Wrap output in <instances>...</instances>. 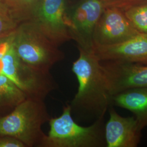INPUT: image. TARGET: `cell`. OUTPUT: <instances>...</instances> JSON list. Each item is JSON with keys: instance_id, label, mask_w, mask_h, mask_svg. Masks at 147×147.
I'll return each instance as SVG.
<instances>
[{"instance_id": "cell-4", "label": "cell", "mask_w": 147, "mask_h": 147, "mask_svg": "<svg viewBox=\"0 0 147 147\" xmlns=\"http://www.w3.org/2000/svg\"><path fill=\"white\" fill-rule=\"evenodd\" d=\"M13 45L23 62L43 71L65 58L59 45L52 41L31 21L21 23L14 33Z\"/></svg>"}, {"instance_id": "cell-16", "label": "cell", "mask_w": 147, "mask_h": 147, "mask_svg": "<svg viewBox=\"0 0 147 147\" xmlns=\"http://www.w3.org/2000/svg\"><path fill=\"white\" fill-rule=\"evenodd\" d=\"M20 24L9 8L0 0V38L13 34Z\"/></svg>"}, {"instance_id": "cell-8", "label": "cell", "mask_w": 147, "mask_h": 147, "mask_svg": "<svg viewBox=\"0 0 147 147\" xmlns=\"http://www.w3.org/2000/svg\"><path fill=\"white\" fill-rule=\"evenodd\" d=\"M139 33L121 8L105 6L95 28L93 45H106L121 42Z\"/></svg>"}, {"instance_id": "cell-11", "label": "cell", "mask_w": 147, "mask_h": 147, "mask_svg": "<svg viewBox=\"0 0 147 147\" xmlns=\"http://www.w3.org/2000/svg\"><path fill=\"white\" fill-rule=\"evenodd\" d=\"M109 112L110 118L105 126L106 147H137L142 130L135 117H122L113 108Z\"/></svg>"}, {"instance_id": "cell-2", "label": "cell", "mask_w": 147, "mask_h": 147, "mask_svg": "<svg viewBox=\"0 0 147 147\" xmlns=\"http://www.w3.org/2000/svg\"><path fill=\"white\" fill-rule=\"evenodd\" d=\"M51 118L44 100L27 98L9 113L0 117V136L14 137L26 147H40L47 135L42 125Z\"/></svg>"}, {"instance_id": "cell-17", "label": "cell", "mask_w": 147, "mask_h": 147, "mask_svg": "<svg viewBox=\"0 0 147 147\" xmlns=\"http://www.w3.org/2000/svg\"><path fill=\"white\" fill-rule=\"evenodd\" d=\"M0 147H26L25 145L14 137L0 136Z\"/></svg>"}, {"instance_id": "cell-6", "label": "cell", "mask_w": 147, "mask_h": 147, "mask_svg": "<svg viewBox=\"0 0 147 147\" xmlns=\"http://www.w3.org/2000/svg\"><path fill=\"white\" fill-rule=\"evenodd\" d=\"M30 21L59 46L71 39L65 0H40Z\"/></svg>"}, {"instance_id": "cell-7", "label": "cell", "mask_w": 147, "mask_h": 147, "mask_svg": "<svg viewBox=\"0 0 147 147\" xmlns=\"http://www.w3.org/2000/svg\"><path fill=\"white\" fill-rule=\"evenodd\" d=\"M105 7L103 0H84L69 14L70 36L78 47L93 49L95 28Z\"/></svg>"}, {"instance_id": "cell-5", "label": "cell", "mask_w": 147, "mask_h": 147, "mask_svg": "<svg viewBox=\"0 0 147 147\" xmlns=\"http://www.w3.org/2000/svg\"><path fill=\"white\" fill-rule=\"evenodd\" d=\"M0 74L21 89L27 98L44 100L51 92L58 88L50 71L32 67L21 61L13 43L1 59Z\"/></svg>"}, {"instance_id": "cell-15", "label": "cell", "mask_w": 147, "mask_h": 147, "mask_svg": "<svg viewBox=\"0 0 147 147\" xmlns=\"http://www.w3.org/2000/svg\"><path fill=\"white\" fill-rule=\"evenodd\" d=\"M124 12L138 31L147 34V5H133L125 8Z\"/></svg>"}, {"instance_id": "cell-18", "label": "cell", "mask_w": 147, "mask_h": 147, "mask_svg": "<svg viewBox=\"0 0 147 147\" xmlns=\"http://www.w3.org/2000/svg\"><path fill=\"white\" fill-rule=\"evenodd\" d=\"M14 32L8 36L0 38V60L12 44Z\"/></svg>"}, {"instance_id": "cell-13", "label": "cell", "mask_w": 147, "mask_h": 147, "mask_svg": "<svg viewBox=\"0 0 147 147\" xmlns=\"http://www.w3.org/2000/svg\"><path fill=\"white\" fill-rule=\"evenodd\" d=\"M27 98L26 94L4 75L0 74V114H8Z\"/></svg>"}, {"instance_id": "cell-9", "label": "cell", "mask_w": 147, "mask_h": 147, "mask_svg": "<svg viewBox=\"0 0 147 147\" xmlns=\"http://www.w3.org/2000/svg\"><path fill=\"white\" fill-rule=\"evenodd\" d=\"M111 98L127 89L147 88V65L100 61Z\"/></svg>"}, {"instance_id": "cell-12", "label": "cell", "mask_w": 147, "mask_h": 147, "mask_svg": "<svg viewBox=\"0 0 147 147\" xmlns=\"http://www.w3.org/2000/svg\"><path fill=\"white\" fill-rule=\"evenodd\" d=\"M112 105L132 112L140 128L147 126V88L127 89L111 98Z\"/></svg>"}, {"instance_id": "cell-14", "label": "cell", "mask_w": 147, "mask_h": 147, "mask_svg": "<svg viewBox=\"0 0 147 147\" xmlns=\"http://www.w3.org/2000/svg\"><path fill=\"white\" fill-rule=\"evenodd\" d=\"M20 24L30 21L40 0H1Z\"/></svg>"}, {"instance_id": "cell-3", "label": "cell", "mask_w": 147, "mask_h": 147, "mask_svg": "<svg viewBox=\"0 0 147 147\" xmlns=\"http://www.w3.org/2000/svg\"><path fill=\"white\" fill-rule=\"evenodd\" d=\"M104 119L89 126L79 125L71 116L69 104L64 106L63 113L49 121L50 130L40 147H103L106 146Z\"/></svg>"}, {"instance_id": "cell-19", "label": "cell", "mask_w": 147, "mask_h": 147, "mask_svg": "<svg viewBox=\"0 0 147 147\" xmlns=\"http://www.w3.org/2000/svg\"><path fill=\"white\" fill-rule=\"evenodd\" d=\"M105 3V6H113L121 8L127 6L126 8L130 7V5L141 0H103Z\"/></svg>"}, {"instance_id": "cell-10", "label": "cell", "mask_w": 147, "mask_h": 147, "mask_svg": "<svg viewBox=\"0 0 147 147\" xmlns=\"http://www.w3.org/2000/svg\"><path fill=\"white\" fill-rule=\"evenodd\" d=\"M93 51L100 61L147 65V34L140 32L125 41L114 44L93 45Z\"/></svg>"}, {"instance_id": "cell-1", "label": "cell", "mask_w": 147, "mask_h": 147, "mask_svg": "<svg viewBox=\"0 0 147 147\" xmlns=\"http://www.w3.org/2000/svg\"><path fill=\"white\" fill-rule=\"evenodd\" d=\"M78 49L79 58L74 62L72 70L78 80L79 88L69 105L71 113L97 121L104 118L112 105L111 96L100 61L93 49Z\"/></svg>"}]
</instances>
